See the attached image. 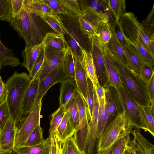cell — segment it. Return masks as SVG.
Here are the masks:
<instances>
[{
  "instance_id": "obj_51",
  "label": "cell",
  "mask_w": 154,
  "mask_h": 154,
  "mask_svg": "<svg viewBox=\"0 0 154 154\" xmlns=\"http://www.w3.org/2000/svg\"><path fill=\"white\" fill-rule=\"evenodd\" d=\"M45 4L53 11L54 14H69L63 8L58 0H44Z\"/></svg>"
},
{
  "instance_id": "obj_56",
  "label": "cell",
  "mask_w": 154,
  "mask_h": 154,
  "mask_svg": "<svg viewBox=\"0 0 154 154\" xmlns=\"http://www.w3.org/2000/svg\"><path fill=\"white\" fill-rule=\"evenodd\" d=\"M148 92L151 105L154 104V75L148 83Z\"/></svg>"
},
{
  "instance_id": "obj_36",
  "label": "cell",
  "mask_w": 154,
  "mask_h": 154,
  "mask_svg": "<svg viewBox=\"0 0 154 154\" xmlns=\"http://www.w3.org/2000/svg\"><path fill=\"white\" fill-rule=\"evenodd\" d=\"M108 5L112 11L116 21H119L127 12L125 0H107Z\"/></svg>"
},
{
  "instance_id": "obj_39",
  "label": "cell",
  "mask_w": 154,
  "mask_h": 154,
  "mask_svg": "<svg viewBox=\"0 0 154 154\" xmlns=\"http://www.w3.org/2000/svg\"><path fill=\"white\" fill-rule=\"evenodd\" d=\"M65 113L64 106H59V108L51 115L50 122L49 134H56V129L61 121Z\"/></svg>"
},
{
  "instance_id": "obj_4",
  "label": "cell",
  "mask_w": 154,
  "mask_h": 154,
  "mask_svg": "<svg viewBox=\"0 0 154 154\" xmlns=\"http://www.w3.org/2000/svg\"><path fill=\"white\" fill-rule=\"evenodd\" d=\"M129 133L131 134L126 128L124 112L118 113L98 139L97 151L108 149L119 138Z\"/></svg>"
},
{
  "instance_id": "obj_6",
  "label": "cell",
  "mask_w": 154,
  "mask_h": 154,
  "mask_svg": "<svg viewBox=\"0 0 154 154\" xmlns=\"http://www.w3.org/2000/svg\"><path fill=\"white\" fill-rule=\"evenodd\" d=\"M42 104V100L16 125L14 148L23 146L29 135L40 123Z\"/></svg>"
},
{
  "instance_id": "obj_12",
  "label": "cell",
  "mask_w": 154,
  "mask_h": 154,
  "mask_svg": "<svg viewBox=\"0 0 154 154\" xmlns=\"http://www.w3.org/2000/svg\"><path fill=\"white\" fill-rule=\"evenodd\" d=\"M76 17L81 30L89 37L95 35L98 27L102 23H107L99 14L90 11H82L81 14Z\"/></svg>"
},
{
  "instance_id": "obj_20",
  "label": "cell",
  "mask_w": 154,
  "mask_h": 154,
  "mask_svg": "<svg viewBox=\"0 0 154 154\" xmlns=\"http://www.w3.org/2000/svg\"><path fill=\"white\" fill-rule=\"evenodd\" d=\"M75 69V80L77 89L87 103V76L84 68L73 56Z\"/></svg>"
},
{
  "instance_id": "obj_29",
  "label": "cell",
  "mask_w": 154,
  "mask_h": 154,
  "mask_svg": "<svg viewBox=\"0 0 154 154\" xmlns=\"http://www.w3.org/2000/svg\"><path fill=\"white\" fill-rule=\"evenodd\" d=\"M40 17L55 32L63 36L66 33V29L60 14H45Z\"/></svg>"
},
{
  "instance_id": "obj_50",
  "label": "cell",
  "mask_w": 154,
  "mask_h": 154,
  "mask_svg": "<svg viewBox=\"0 0 154 154\" xmlns=\"http://www.w3.org/2000/svg\"><path fill=\"white\" fill-rule=\"evenodd\" d=\"M88 93L87 105L88 109V115L91 117L93 106L94 88L93 84L90 79L87 77Z\"/></svg>"
},
{
  "instance_id": "obj_44",
  "label": "cell",
  "mask_w": 154,
  "mask_h": 154,
  "mask_svg": "<svg viewBox=\"0 0 154 154\" xmlns=\"http://www.w3.org/2000/svg\"><path fill=\"white\" fill-rule=\"evenodd\" d=\"M58 1L69 14L78 16L81 13L82 11L78 0H58Z\"/></svg>"
},
{
  "instance_id": "obj_27",
  "label": "cell",
  "mask_w": 154,
  "mask_h": 154,
  "mask_svg": "<svg viewBox=\"0 0 154 154\" xmlns=\"http://www.w3.org/2000/svg\"><path fill=\"white\" fill-rule=\"evenodd\" d=\"M75 130L72 126L65 111L64 116L58 126L56 130L55 135L58 141L63 143L74 135Z\"/></svg>"
},
{
  "instance_id": "obj_61",
  "label": "cell",
  "mask_w": 154,
  "mask_h": 154,
  "mask_svg": "<svg viewBox=\"0 0 154 154\" xmlns=\"http://www.w3.org/2000/svg\"><path fill=\"white\" fill-rule=\"evenodd\" d=\"M124 154H134L130 144L128 148L126 150Z\"/></svg>"
},
{
  "instance_id": "obj_28",
  "label": "cell",
  "mask_w": 154,
  "mask_h": 154,
  "mask_svg": "<svg viewBox=\"0 0 154 154\" xmlns=\"http://www.w3.org/2000/svg\"><path fill=\"white\" fill-rule=\"evenodd\" d=\"M51 141L50 136L42 143L30 146L15 147L20 154H51Z\"/></svg>"
},
{
  "instance_id": "obj_59",
  "label": "cell",
  "mask_w": 154,
  "mask_h": 154,
  "mask_svg": "<svg viewBox=\"0 0 154 154\" xmlns=\"http://www.w3.org/2000/svg\"><path fill=\"white\" fill-rule=\"evenodd\" d=\"M114 145V143L106 149L104 150L97 151V152L96 154H112Z\"/></svg>"
},
{
  "instance_id": "obj_34",
  "label": "cell",
  "mask_w": 154,
  "mask_h": 154,
  "mask_svg": "<svg viewBox=\"0 0 154 154\" xmlns=\"http://www.w3.org/2000/svg\"><path fill=\"white\" fill-rule=\"evenodd\" d=\"M0 55L3 60V67L9 66L13 67L20 65L19 59L14 55L11 50L3 44L0 40Z\"/></svg>"
},
{
  "instance_id": "obj_10",
  "label": "cell",
  "mask_w": 154,
  "mask_h": 154,
  "mask_svg": "<svg viewBox=\"0 0 154 154\" xmlns=\"http://www.w3.org/2000/svg\"><path fill=\"white\" fill-rule=\"evenodd\" d=\"M91 54L98 82L100 85L106 89L108 86V79L104 56L100 42L95 35L90 37Z\"/></svg>"
},
{
  "instance_id": "obj_13",
  "label": "cell",
  "mask_w": 154,
  "mask_h": 154,
  "mask_svg": "<svg viewBox=\"0 0 154 154\" xmlns=\"http://www.w3.org/2000/svg\"><path fill=\"white\" fill-rule=\"evenodd\" d=\"M123 33L132 45L139 39V35L142 29L141 23L137 17L131 12H126L119 21Z\"/></svg>"
},
{
  "instance_id": "obj_5",
  "label": "cell",
  "mask_w": 154,
  "mask_h": 154,
  "mask_svg": "<svg viewBox=\"0 0 154 154\" xmlns=\"http://www.w3.org/2000/svg\"><path fill=\"white\" fill-rule=\"evenodd\" d=\"M74 98L78 107L79 122L78 128L75 131L73 137L80 149L86 153L90 120L88 107L77 88L74 91Z\"/></svg>"
},
{
  "instance_id": "obj_53",
  "label": "cell",
  "mask_w": 154,
  "mask_h": 154,
  "mask_svg": "<svg viewBox=\"0 0 154 154\" xmlns=\"http://www.w3.org/2000/svg\"><path fill=\"white\" fill-rule=\"evenodd\" d=\"M24 0H11L12 17H14L18 14L22 9Z\"/></svg>"
},
{
  "instance_id": "obj_54",
  "label": "cell",
  "mask_w": 154,
  "mask_h": 154,
  "mask_svg": "<svg viewBox=\"0 0 154 154\" xmlns=\"http://www.w3.org/2000/svg\"><path fill=\"white\" fill-rule=\"evenodd\" d=\"M44 56V48L39 58L35 63L32 70L29 72V75L32 79L34 77L41 67L43 62Z\"/></svg>"
},
{
  "instance_id": "obj_33",
  "label": "cell",
  "mask_w": 154,
  "mask_h": 154,
  "mask_svg": "<svg viewBox=\"0 0 154 154\" xmlns=\"http://www.w3.org/2000/svg\"><path fill=\"white\" fill-rule=\"evenodd\" d=\"M65 108L69 121L73 128L76 131L79 125V116L78 107L74 98L69 102Z\"/></svg>"
},
{
  "instance_id": "obj_37",
  "label": "cell",
  "mask_w": 154,
  "mask_h": 154,
  "mask_svg": "<svg viewBox=\"0 0 154 154\" xmlns=\"http://www.w3.org/2000/svg\"><path fill=\"white\" fill-rule=\"evenodd\" d=\"M59 154H87L80 149L72 137L61 143Z\"/></svg>"
},
{
  "instance_id": "obj_48",
  "label": "cell",
  "mask_w": 154,
  "mask_h": 154,
  "mask_svg": "<svg viewBox=\"0 0 154 154\" xmlns=\"http://www.w3.org/2000/svg\"><path fill=\"white\" fill-rule=\"evenodd\" d=\"M111 25L116 38L122 47L124 48L128 45L130 44L123 33L120 22L116 21Z\"/></svg>"
},
{
  "instance_id": "obj_58",
  "label": "cell",
  "mask_w": 154,
  "mask_h": 154,
  "mask_svg": "<svg viewBox=\"0 0 154 154\" xmlns=\"http://www.w3.org/2000/svg\"><path fill=\"white\" fill-rule=\"evenodd\" d=\"M95 89L98 102L99 103L105 99L106 89L100 86L99 84Z\"/></svg>"
},
{
  "instance_id": "obj_35",
  "label": "cell",
  "mask_w": 154,
  "mask_h": 154,
  "mask_svg": "<svg viewBox=\"0 0 154 154\" xmlns=\"http://www.w3.org/2000/svg\"><path fill=\"white\" fill-rule=\"evenodd\" d=\"M140 23L145 34L151 41L154 42V4L147 17Z\"/></svg>"
},
{
  "instance_id": "obj_11",
  "label": "cell",
  "mask_w": 154,
  "mask_h": 154,
  "mask_svg": "<svg viewBox=\"0 0 154 154\" xmlns=\"http://www.w3.org/2000/svg\"><path fill=\"white\" fill-rule=\"evenodd\" d=\"M60 15L67 31L72 36L82 49L91 52L90 37L81 30L76 16L70 14Z\"/></svg>"
},
{
  "instance_id": "obj_40",
  "label": "cell",
  "mask_w": 154,
  "mask_h": 154,
  "mask_svg": "<svg viewBox=\"0 0 154 154\" xmlns=\"http://www.w3.org/2000/svg\"><path fill=\"white\" fill-rule=\"evenodd\" d=\"M130 133L119 138L114 143L112 154H124L129 147L131 141Z\"/></svg>"
},
{
  "instance_id": "obj_7",
  "label": "cell",
  "mask_w": 154,
  "mask_h": 154,
  "mask_svg": "<svg viewBox=\"0 0 154 154\" xmlns=\"http://www.w3.org/2000/svg\"><path fill=\"white\" fill-rule=\"evenodd\" d=\"M127 131L130 132L134 128L141 129L139 118V106L122 86L117 89Z\"/></svg>"
},
{
  "instance_id": "obj_25",
  "label": "cell",
  "mask_w": 154,
  "mask_h": 154,
  "mask_svg": "<svg viewBox=\"0 0 154 154\" xmlns=\"http://www.w3.org/2000/svg\"><path fill=\"white\" fill-rule=\"evenodd\" d=\"M81 51L82 57L81 65L85 71L87 77L90 79L95 88L99 84L91 54L83 49H81Z\"/></svg>"
},
{
  "instance_id": "obj_26",
  "label": "cell",
  "mask_w": 154,
  "mask_h": 154,
  "mask_svg": "<svg viewBox=\"0 0 154 154\" xmlns=\"http://www.w3.org/2000/svg\"><path fill=\"white\" fill-rule=\"evenodd\" d=\"M23 8L28 12L39 16L54 14L53 11L44 0H24Z\"/></svg>"
},
{
  "instance_id": "obj_41",
  "label": "cell",
  "mask_w": 154,
  "mask_h": 154,
  "mask_svg": "<svg viewBox=\"0 0 154 154\" xmlns=\"http://www.w3.org/2000/svg\"><path fill=\"white\" fill-rule=\"evenodd\" d=\"M64 71L68 77L75 79V69L73 54L70 48L66 52L63 63Z\"/></svg>"
},
{
  "instance_id": "obj_38",
  "label": "cell",
  "mask_w": 154,
  "mask_h": 154,
  "mask_svg": "<svg viewBox=\"0 0 154 154\" xmlns=\"http://www.w3.org/2000/svg\"><path fill=\"white\" fill-rule=\"evenodd\" d=\"M45 140L39 123L29 135L23 146H30L38 145L43 143Z\"/></svg>"
},
{
  "instance_id": "obj_47",
  "label": "cell",
  "mask_w": 154,
  "mask_h": 154,
  "mask_svg": "<svg viewBox=\"0 0 154 154\" xmlns=\"http://www.w3.org/2000/svg\"><path fill=\"white\" fill-rule=\"evenodd\" d=\"M154 75V63L143 62L140 71V75L143 80L148 83Z\"/></svg>"
},
{
  "instance_id": "obj_2",
  "label": "cell",
  "mask_w": 154,
  "mask_h": 154,
  "mask_svg": "<svg viewBox=\"0 0 154 154\" xmlns=\"http://www.w3.org/2000/svg\"><path fill=\"white\" fill-rule=\"evenodd\" d=\"M29 75L16 71L7 80L6 103L10 119L17 125L23 118L22 105L26 91L32 80Z\"/></svg>"
},
{
  "instance_id": "obj_52",
  "label": "cell",
  "mask_w": 154,
  "mask_h": 154,
  "mask_svg": "<svg viewBox=\"0 0 154 154\" xmlns=\"http://www.w3.org/2000/svg\"><path fill=\"white\" fill-rule=\"evenodd\" d=\"M9 119L10 115L6 99L0 105V132Z\"/></svg>"
},
{
  "instance_id": "obj_43",
  "label": "cell",
  "mask_w": 154,
  "mask_h": 154,
  "mask_svg": "<svg viewBox=\"0 0 154 154\" xmlns=\"http://www.w3.org/2000/svg\"><path fill=\"white\" fill-rule=\"evenodd\" d=\"M95 35L100 43H107L111 36L110 25L106 22L102 23L98 27Z\"/></svg>"
},
{
  "instance_id": "obj_1",
  "label": "cell",
  "mask_w": 154,
  "mask_h": 154,
  "mask_svg": "<svg viewBox=\"0 0 154 154\" xmlns=\"http://www.w3.org/2000/svg\"><path fill=\"white\" fill-rule=\"evenodd\" d=\"M10 26L25 42V46L42 43L48 31L45 22L40 16L28 12L23 8L20 12L8 22Z\"/></svg>"
},
{
  "instance_id": "obj_49",
  "label": "cell",
  "mask_w": 154,
  "mask_h": 154,
  "mask_svg": "<svg viewBox=\"0 0 154 154\" xmlns=\"http://www.w3.org/2000/svg\"><path fill=\"white\" fill-rule=\"evenodd\" d=\"M139 40L150 55L154 58V42L151 41L146 35L142 28L140 32Z\"/></svg>"
},
{
  "instance_id": "obj_21",
  "label": "cell",
  "mask_w": 154,
  "mask_h": 154,
  "mask_svg": "<svg viewBox=\"0 0 154 154\" xmlns=\"http://www.w3.org/2000/svg\"><path fill=\"white\" fill-rule=\"evenodd\" d=\"M39 81L38 79H32L26 91L22 105L23 117L25 116L32 111L37 95Z\"/></svg>"
},
{
  "instance_id": "obj_15",
  "label": "cell",
  "mask_w": 154,
  "mask_h": 154,
  "mask_svg": "<svg viewBox=\"0 0 154 154\" xmlns=\"http://www.w3.org/2000/svg\"><path fill=\"white\" fill-rule=\"evenodd\" d=\"M94 88V101L92 113L88 123L87 154H93L97 139L99 103L96 90Z\"/></svg>"
},
{
  "instance_id": "obj_45",
  "label": "cell",
  "mask_w": 154,
  "mask_h": 154,
  "mask_svg": "<svg viewBox=\"0 0 154 154\" xmlns=\"http://www.w3.org/2000/svg\"><path fill=\"white\" fill-rule=\"evenodd\" d=\"M132 45L134 46L136 53L143 62L154 63V58L150 55L139 39Z\"/></svg>"
},
{
  "instance_id": "obj_31",
  "label": "cell",
  "mask_w": 154,
  "mask_h": 154,
  "mask_svg": "<svg viewBox=\"0 0 154 154\" xmlns=\"http://www.w3.org/2000/svg\"><path fill=\"white\" fill-rule=\"evenodd\" d=\"M105 99L99 103L97 139H98L106 125L108 116V96L106 89Z\"/></svg>"
},
{
  "instance_id": "obj_16",
  "label": "cell",
  "mask_w": 154,
  "mask_h": 154,
  "mask_svg": "<svg viewBox=\"0 0 154 154\" xmlns=\"http://www.w3.org/2000/svg\"><path fill=\"white\" fill-rule=\"evenodd\" d=\"M131 134L133 138L130 145L134 154H154L153 145L143 135L140 129H133Z\"/></svg>"
},
{
  "instance_id": "obj_23",
  "label": "cell",
  "mask_w": 154,
  "mask_h": 154,
  "mask_svg": "<svg viewBox=\"0 0 154 154\" xmlns=\"http://www.w3.org/2000/svg\"><path fill=\"white\" fill-rule=\"evenodd\" d=\"M110 26L111 36L109 42L106 44L107 46L116 60L128 66L127 60L124 48L116 38L112 26Z\"/></svg>"
},
{
  "instance_id": "obj_30",
  "label": "cell",
  "mask_w": 154,
  "mask_h": 154,
  "mask_svg": "<svg viewBox=\"0 0 154 154\" xmlns=\"http://www.w3.org/2000/svg\"><path fill=\"white\" fill-rule=\"evenodd\" d=\"M124 49L127 60L128 67L134 72L140 75V68L143 62L136 53L134 46L131 44Z\"/></svg>"
},
{
  "instance_id": "obj_18",
  "label": "cell",
  "mask_w": 154,
  "mask_h": 154,
  "mask_svg": "<svg viewBox=\"0 0 154 154\" xmlns=\"http://www.w3.org/2000/svg\"><path fill=\"white\" fill-rule=\"evenodd\" d=\"M44 41L41 44L33 46L26 47L21 54L23 57L22 65L29 72L44 48Z\"/></svg>"
},
{
  "instance_id": "obj_17",
  "label": "cell",
  "mask_w": 154,
  "mask_h": 154,
  "mask_svg": "<svg viewBox=\"0 0 154 154\" xmlns=\"http://www.w3.org/2000/svg\"><path fill=\"white\" fill-rule=\"evenodd\" d=\"M16 125L9 119L0 132V152L14 148Z\"/></svg>"
},
{
  "instance_id": "obj_24",
  "label": "cell",
  "mask_w": 154,
  "mask_h": 154,
  "mask_svg": "<svg viewBox=\"0 0 154 154\" xmlns=\"http://www.w3.org/2000/svg\"><path fill=\"white\" fill-rule=\"evenodd\" d=\"M77 88L74 79L68 77L61 83L59 96V106L65 107L74 98V92Z\"/></svg>"
},
{
  "instance_id": "obj_9",
  "label": "cell",
  "mask_w": 154,
  "mask_h": 154,
  "mask_svg": "<svg viewBox=\"0 0 154 154\" xmlns=\"http://www.w3.org/2000/svg\"><path fill=\"white\" fill-rule=\"evenodd\" d=\"M64 56L51 72L44 79L39 81L37 95L32 110L42 100L44 96L51 87L55 84L61 83L68 78L63 69Z\"/></svg>"
},
{
  "instance_id": "obj_42",
  "label": "cell",
  "mask_w": 154,
  "mask_h": 154,
  "mask_svg": "<svg viewBox=\"0 0 154 154\" xmlns=\"http://www.w3.org/2000/svg\"><path fill=\"white\" fill-rule=\"evenodd\" d=\"M65 35L66 36L65 39L73 56L82 64V57L81 49H82L70 33L67 31Z\"/></svg>"
},
{
  "instance_id": "obj_60",
  "label": "cell",
  "mask_w": 154,
  "mask_h": 154,
  "mask_svg": "<svg viewBox=\"0 0 154 154\" xmlns=\"http://www.w3.org/2000/svg\"><path fill=\"white\" fill-rule=\"evenodd\" d=\"M0 154H20L19 152L14 148L9 150L0 152Z\"/></svg>"
},
{
  "instance_id": "obj_55",
  "label": "cell",
  "mask_w": 154,
  "mask_h": 154,
  "mask_svg": "<svg viewBox=\"0 0 154 154\" xmlns=\"http://www.w3.org/2000/svg\"><path fill=\"white\" fill-rule=\"evenodd\" d=\"M49 135L51 141V154H59V149L61 143L58 141L55 134H51Z\"/></svg>"
},
{
  "instance_id": "obj_46",
  "label": "cell",
  "mask_w": 154,
  "mask_h": 154,
  "mask_svg": "<svg viewBox=\"0 0 154 154\" xmlns=\"http://www.w3.org/2000/svg\"><path fill=\"white\" fill-rule=\"evenodd\" d=\"M12 17L11 0H0V20L8 23Z\"/></svg>"
},
{
  "instance_id": "obj_14",
  "label": "cell",
  "mask_w": 154,
  "mask_h": 154,
  "mask_svg": "<svg viewBox=\"0 0 154 154\" xmlns=\"http://www.w3.org/2000/svg\"><path fill=\"white\" fill-rule=\"evenodd\" d=\"M104 56L108 79V86L116 89L122 86L118 70L116 67L115 59L109 50L106 44L100 43Z\"/></svg>"
},
{
  "instance_id": "obj_3",
  "label": "cell",
  "mask_w": 154,
  "mask_h": 154,
  "mask_svg": "<svg viewBox=\"0 0 154 154\" xmlns=\"http://www.w3.org/2000/svg\"><path fill=\"white\" fill-rule=\"evenodd\" d=\"M115 63L119 73L122 86L139 105L150 106L148 92V83L145 81L140 75L116 59Z\"/></svg>"
},
{
  "instance_id": "obj_22",
  "label": "cell",
  "mask_w": 154,
  "mask_h": 154,
  "mask_svg": "<svg viewBox=\"0 0 154 154\" xmlns=\"http://www.w3.org/2000/svg\"><path fill=\"white\" fill-rule=\"evenodd\" d=\"M154 104L149 106H139V118L141 129L154 137Z\"/></svg>"
},
{
  "instance_id": "obj_32",
  "label": "cell",
  "mask_w": 154,
  "mask_h": 154,
  "mask_svg": "<svg viewBox=\"0 0 154 154\" xmlns=\"http://www.w3.org/2000/svg\"><path fill=\"white\" fill-rule=\"evenodd\" d=\"M44 41L45 45L59 49L66 50L69 48L64 37L55 32L48 33Z\"/></svg>"
},
{
  "instance_id": "obj_57",
  "label": "cell",
  "mask_w": 154,
  "mask_h": 154,
  "mask_svg": "<svg viewBox=\"0 0 154 154\" xmlns=\"http://www.w3.org/2000/svg\"><path fill=\"white\" fill-rule=\"evenodd\" d=\"M7 95V89L6 83L3 81L1 77L0 78V105L6 100Z\"/></svg>"
},
{
  "instance_id": "obj_19",
  "label": "cell",
  "mask_w": 154,
  "mask_h": 154,
  "mask_svg": "<svg viewBox=\"0 0 154 154\" xmlns=\"http://www.w3.org/2000/svg\"><path fill=\"white\" fill-rule=\"evenodd\" d=\"M106 89L108 99L106 126L117 114L123 112V110L119 100L117 89L112 86H109L107 87Z\"/></svg>"
},
{
  "instance_id": "obj_8",
  "label": "cell",
  "mask_w": 154,
  "mask_h": 154,
  "mask_svg": "<svg viewBox=\"0 0 154 154\" xmlns=\"http://www.w3.org/2000/svg\"><path fill=\"white\" fill-rule=\"evenodd\" d=\"M68 50H61L45 44L42 63L33 78L40 81L44 79L63 59Z\"/></svg>"
}]
</instances>
